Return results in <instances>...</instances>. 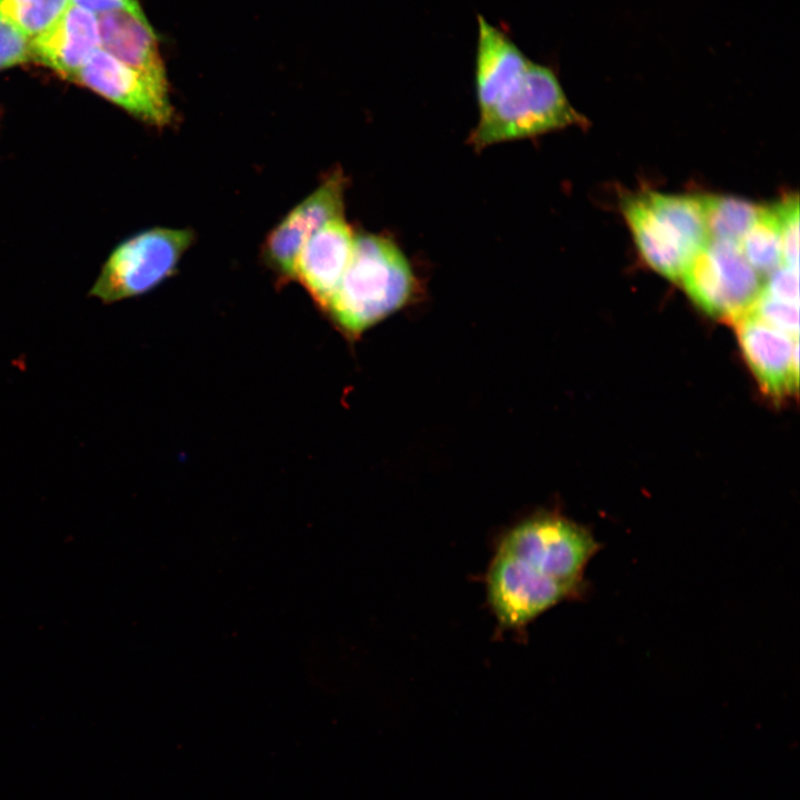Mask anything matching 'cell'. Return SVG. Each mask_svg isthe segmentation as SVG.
<instances>
[{"mask_svg":"<svg viewBox=\"0 0 800 800\" xmlns=\"http://www.w3.org/2000/svg\"><path fill=\"white\" fill-rule=\"evenodd\" d=\"M416 286L412 268L393 240L359 232L349 264L324 311L339 330L354 339L406 306Z\"/></svg>","mask_w":800,"mask_h":800,"instance_id":"obj_1","label":"cell"},{"mask_svg":"<svg viewBox=\"0 0 800 800\" xmlns=\"http://www.w3.org/2000/svg\"><path fill=\"white\" fill-rule=\"evenodd\" d=\"M622 212L644 261L681 281L709 241L701 196L644 191L623 200Z\"/></svg>","mask_w":800,"mask_h":800,"instance_id":"obj_2","label":"cell"},{"mask_svg":"<svg viewBox=\"0 0 800 800\" xmlns=\"http://www.w3.org/2000/svg\"><path fill=\"white\" fill-rule=\"evenodd\" d=\"M584 123L569 103L553 71L529 61L518 79L488 109L468 142L477 151L496 143L536 137Z\"/></svg>","mask_w":800,"mask_h":800,"instance_id":"obj_3","label":"cell"},{"mask_svg":"<svg viewBox=\"0 0 800 800\" xmlns=\"http://www.w3.org/2000/svg\"><path fill=\"white\" fill-rule=\"evenodd\" d=\"M600 547L584 527L559 514L540 513L510 528L496 549L539 574L586 589V567Z\"/></svg>","mask_w":800,"mask_h":800,"instance_id":"obj_4","label":"cell"},{"mask_svg":"<svg viewBox=\"0 0 800 800\" xmlns=\"http://www.w3.org/2000/svg\"><path fill=\"white\" fill-rule=\"evenodd\" d=\"M193 241L192 230L163 227L126 239L102 266L91 296L110 303L149 292L177 272Z\"/></svg>","mask_w":800,"mask_h":800,"instance_id":"obj_5","label":"cell"},{"mask_svg":"<svg viewBox=\"0 0 800 800\" xmlns=\"http://www.w3.org/2000/svg\"><path fill=\"white\" fill-rule=\"evenodd\" d=\"M681 281L701 309L732 322L751 309L763 287L740 246L719 240L707 242Z\"/></svg>","mask_w":800,"mask_h":800,"instance_id":"obj_6","label":"cell"},{"mask_svg":"<svg viewBox=\"0 0 800 800\" xmlns=\"http://www.w3.org/2000/svg\"><path fill=\"white\" fill-rule=\"evenodd\" d=\"M486 587L488 604L500 631L518 633L550 608L584 591L541 576L497 549L486 574Z\"/></svg>","mask_w":800,"mask_h":800,"instance_id":"obj_7","label":"cell"},{"mask_svg":"<svg viewBox=\"0 0 800 800\" xmlns=\"http://www.w3.org/2000/svg\"><path fill=\"white\" fill-rule=\"evenodd\" d=\"M346 189L347 177L343 171H330L321 183L268 233L261 258L280 281L293 280L296 260L307 241L331 220L344 217Z\"/></svg>","mask_w":800,"mask_h":800,"instance_id":"obj_8","label":"cell"},{"mask_svg":"<svg viewBox=\"0 0 800 800\" xmlns=\"http://www.w3.org/2000/svg\"><path fill=\"white\" fill-rule=\"evenodd\" d=\"M71 81L94 91L149 126L167 127L174 119L171 101L162 99L140 73L101 48Z\"/></svg>","mask_w":800,"mask_h":800,"instance_id":"obj_9","label":"cell"},{"mask_svg":"<svg viewBox=\"0 0 800 800\" xmlns=\"http://www.w3.org/2000/svg\"><path fill=\"white\" fill-rule=\"evenodd\" d=\"M734 324L741 350L763 391L776 399L794 392L799 380L798 338L750 312Z\"/></svg>","mask_w":800,"mask_h":800,"instance_id":"obj_10","label":"cell"},{"mask_svg":"<svg viewBox=\"0 0 800 800\" xmlns=\"http://www.w3.org/2000/svg\"><path fill=\"white\" fill-rule=\"evenodd\" d=\"M354 236L344 217L333 219L307 241L296 260L293 280L322 311L349 264Z\"/></svg>","mask_w":800,"mask_h":800,"instance_id":"obj_11","label":"cell"},{"mask_svg":"<svg viewBox=\"0 0 800 800\" xmlns=\"http://www.w3.org/2000/svg\"><path fill=\"white\" fill-rule=\"evenodd\" d=\"M99 48L97 16L70 2L50 27L30 39V58L72 80Z\"/></svg>","mask_w":800,"mask_h":800,"instance_id":"obj_12","label":"cell"},{"mask_svg":"<svg viewBox=\"0 0 800 800\" xmlns=\"http://www.w3.org/2000/svg\"><path fill=\"white\" fill-rule=\"evenodd\" d=\"M97 18L100 48L140 73L162 99L170 101L164 64L148 20L121 10Z\"/></svg>","mask_w":800,"mask_h":800,"instance_id":"obj_13","label":"cell"},{"mask_svg":"<svg viewBox=\"0 0 800 800\" xmlns=\"http://www.w3.org/2000/svg\"><path fill=\"white\" fill-rule=\"evenodd\" d=\"M518 46L499 28L478 17L476 92L479 112L491 107L529 63Z\"/></svg>","mask_w":800,"mask_h":800,"instance_id":"obj_14","label":"cell"},{"mask_svg":"<svg viewBox=\"0 0 800 800\" xmlns=\"http://www.w3.org/2000/svg\"><path fill=\"white\" fill-rule=\"evenodd\" d=\"M709 240L739 244L760 207L732 197L701 196Z\"/></svg>","mask_w":800,"mask_h":800,"instance_id":"obj_15","label":"cell"},{"mask_svg":"<svg viewBox=\"0 0 800 800\" xmlns=\"http://www.w3.org/2000/svg\"><path fill=\"white\" fill-rule=\"evenodd\" d=\"M739 246L749 264L761 277L781 266L780 221L776 206L760 207Z\"/></svg>","mask_w":800,"mask_h":800,"instance_id":"obj_16","label":"cell"},{"mask_svg":"<svg viewBox=\"0 0 800 800\" xmlns=\"http://www.w3.org/2000/svg\"><path fill=\"white\" fill-rule=\"evenodd\" d=\"M69 3L70 0H0V16L32 39L50 27Z\"/></svg>","mask_w":800,"mask_h":800,"instance_id":"obj_17","label":"cell"},{"mask_svg":"<svg viewBox=\"0 0 800 800\" xmlns=\"http://www.w3.org/2000/svg\"><path fill=\"white\" fill-rule=\"evenodd\" d=\"M771 327L798 338L799 304L773 299L762 292L748 311Z\"/></svg>","mask_w":800,"mask_h":800,"instance_id":"obj_18","label":"cell"},{"mask_svg":"<svg viewBox=\"0 0 800 800\" xmlns=\"http://www.w3.org/2000/svg\"><path fill=\"white\" fill-rule=\"evenodd\" d=\"M781 234V260L784 266L799 267V201L788 197L776 206Z\"/></svg>","mask_w":800,"mask_h":800,"instance_id":"obj_19","label":"cell"},{"mask_svg":"<svg viewBox=\"0 0 800 800\" xmlns=\"http://www.w3.org/2000/svg\"><path fill=\"white\" fill-rule=\"evenodd\" d=\"M28 61L30 39L0 16V70Z\"/></svg>","mask_w":800,"mask_h":800,"instance_id":"obj_20","label":"cell"},{"mask_svg":"<svg viewBox=\"0 0 800 800\" xmlns=\"http://www.w3.org/2000/svg\"><path fill=\"white\" fill-rule=\"evenodd\" d=\"M769 274L762 292L773 299L799 304L798 269L781 264Z\"/></svg>","mask_w":800,"mask_h":800,"instance_id":"obj_21","label":"cell"},{"mask_svg":"<svg viewBox=\"0 0 800 800\" xmlns=\"http://www.w3.org/2000/svg\"><path fill=\"white\" fill-rule=\"evenodd\" d=\"M70 2L96 16L121 10L139 18H146L138 0H70Z\"/></svg>","mask_w":800,"mask_h":800,"instance_id":"obj_22","label":"cell"}]
</instances>
